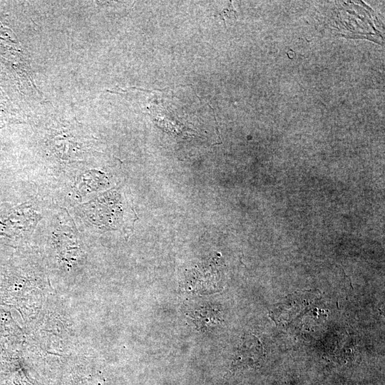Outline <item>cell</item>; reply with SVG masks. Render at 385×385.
Returning <instances> with one entry per match:
<instances>
[{"instance_id": "6da1fadb", "label": "cell", "mask_w": 385, "mask_h": 385, "mask_svg": "<svg viewBox=\"0 0 385 385\" xmlns=\"http://www.w3.org/2000/svg\"><path fill=\"white\" fill-rule=\"evenodd\" d=\"M74 221L84 233H102L121 229L127 220L129 206L118 190L102 192L74 207Z\"/></svg>"}]
</instances>
